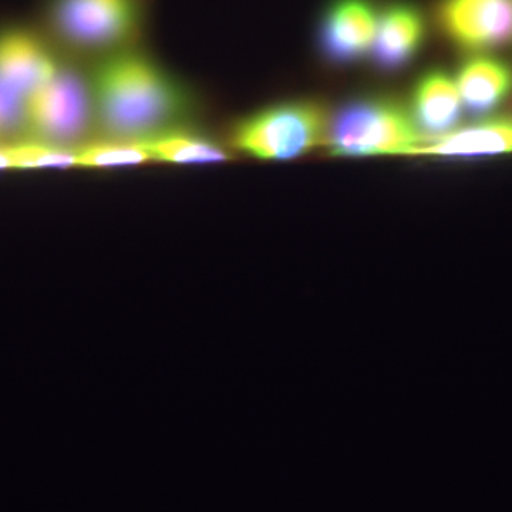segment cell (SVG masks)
I'll use <instances>...</instances> for the list:
<instances>
[{
	"mask_svg": "<svg viewBox=\"0 0 512 512\" xmlns=\"http://www.w3.org/2000/svg\"><path fill=\"white\" fill-rule=\"evenodd\" d=\"M89 76L97 138L141 144L197 124L194 87L138 46L97 60Z\"/></svg>",
	"mask_w": 512,
	"mask_h": 512,
	"instance_id": "cell-1",
	"label": "cell"
},
{
	"mask_svg": "<svg viewBox=\"0 0 512 512\" xmlns=\"http://www.w3.org/2000/svg\"><path fill=\"white\" fill-rule=\"evenodd\" d=\"M150 0H49L47 25L70 55L104 57L138 46Z\"/></svg>",
	"mask_w": 512,
	"mask_h": 512,
	"instance_id": "cell-2",
	"label": "cell"
},
{
	"mask_svg": "<svg viewBox=\"0 0 512 512\" xmlns=\"http://www.w3.org/2000/svg\"><path fill=\"white\" fill-rule=\"evenodd\" d=\"M94 138L96 110L89 73L77 63L60 60L55 74L29 101L25 140L76 151Z\"/></svg>",
	"mask_w": 512,
	"mask_h": 512,
	"instance_id": "cell-3",
	"label": "cell"
},
{
	"mask_svg": "<svg viewBox=\"0 0 512 512\" xmlns=\"http://www.w3.org/2000/svg\"><path fill=\"white\" fill-rule=\"evenodd\" d=\"M326 133L328 119L318 103L281 101L235 121L228 146L258 160L285 161L308 154Z\"/></svg>",
	"mask_w": 512,
	"mask_h": 512,
	"instance_id": "cell-4",
	"label": "cell"
},
{
	"mask_svg": "<svg viewBox=\"0 0 512 512\" xmlns=\"http://www.w3.org/2000/svg\"><path fill=\"white\" fill-rule=\"evenodd\" d=\"M333 156L409 154L423 143L410 113L384 99L353 101L339 111L328 133Z\"/></svg>",
	"mask_w": 512,
	"mask_h": 512,
	"instance_id": "cell-5",
	"label": "cell"
},
{
	"mask_svg": "<svg viewBox=\"0 0 512 512\" xmlns=\"http://www.w3.org/2000/svg\"><path fill=\"white\" fill-rule=\"evenodd\" d=\"M444 35L468 52H488L512 40V0H440Z\"/></svg>",
	"mask_w": 512,
	"mask_h": 512,
	"instance_id": "cell-6",
	"label": "cell"
},
{
	"mask_svg": "<svg viewBox=\"0 0 512 512\" xmlns=\"http://www.w3.org/2000/svg\"><path fill=\"white\" fill-rule=\"evenodd\" d=\"M377 16L372 0H332L319 23V49L332 63L362 59L375 42Z\"/></svg>",
	"mask_w": 512,
	"mask_h": 512,
	"instance_id": "cell-7",
	"label": "cell"
},
{
	"mask_svg": "<svg viewBox=\"0 0 512 512\" xmlns=\"http://www.w3.org/2000/svg\"><path fill=\"white\" fill-rule=\"evenodd\" d=\"M426 22L416 6L396 2L387 6L377 22L372 55L380 69L393 72L407 66L423 45Z\"/></svg>",
	"mask_w": 512,
	"mask_h": 512,
	"instance_id": "cell-8",
	"label": "cell"
},
{
	"mask_svg": "<svg viewBox=\"0 0 512 512\" xmlns=\"http://www.w3.org/2000/svg\"><path fill=\"white\" fill-rule=\"evenodd\" d=\"M512 153V119L481 121L430 138L414 148L410 156L473 158Z\"/></svg>",
	"mask_w": 512,
	"mask_h": 512,
	"instance_id": "cell-9",
	"label": "cell"
},
{
	"mask_svg": "<svg viewBox=\"0 0 512 512\" xmlns=\"http://www.w3.org/2000/svg\"><path fill=\"white\" fill-rule=\"evenodd\" d=\"M456 80L441 70H431L414 86L410 116L421 133L437 138L450 133L461 117Z\"/></svg>",
	"mask_w": 512,
	"mask_h": 512,
	"instance_id": "cell-10",
	"label": "cell"
},
{
	"mask_svg": "<svg viewBox=\"0 0 512 512\" xmlns=\"http://www.w3.org/2000/svg\"><path fill=\"white\" fill-rule=\"evenodd\" d=\"M456 84L470 113H490L512 93V67L494 56L470 57L458 70Z\"/></svg>",
	"mask_w": 512,
	"mask_h": 512,
	"instance_id": "cell-11",
	"label": "cell"
},
{
	"mask_svg": "<svg viewBox=\"0 0 512 512\" xmlns=\"http://www.w3.org/2000/svg\"><path fill=\"white\" fill-rule=\"evenodd\" d=\"M143 144L154 163L215 164L231 160L227 146L197 126L178 128Z\"/></svg>",
	"mask_w": 512,
	"mask_h": 512,
	"instance_id": "cell-12",
	"label": "cell"
},
{
	"mask_svg": "<svg viewBox=\"0 0 512 512\" xmlns=\"http://www.w3.org/2000/svg\"><path fill=\"white\" fill-rule=\"evenodd\" d=\"M76 158L77 167L90 170H111L154 163L143 144L109 138H94L77 148Z\"/></svg>",
	"mask_w": 512,
	"mask_h": 512,
	"instance_id": "cell-13",
	"label": "cell"
},
{
	"mask_svg": "<svg viewBox=\"0 0 512 512\" xmlns=\"http://www.w3.org/2000/svg\"><path fill=\"white\" fill-rule=\"evenodd\" d=\"M29 101L25 90L0 74V146L25 140Z\"/></svg>",
	"mask_w": 512,
	"mask_h": 512,
	"instance_id": "cell-14",
	"label": "cell"
},
{
	"mask_svg": "<svg viewBox=\"0 0 512 512\" xmlns=\"http://www.w3.org/2000/svg\"><path fill=\"white\" fill-rule=\"evenodd\" d=\"M15 170H40V168H74L77 167L76 151L47 146L36 141H19L10 144Z\"/></svg>",
	"mask_w": 512,
	"mask_h": 512,
	"instance_id": "cell-15",
	"label": "cell"
}]
</instances>
